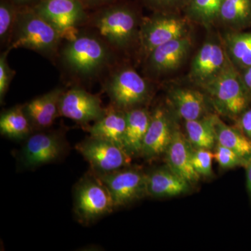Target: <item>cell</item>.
I'll list each match as a JSON object with an SVG mask.
<instances>
[{
	"label": "cell",
	"mask_w": 251,
	"mask_h": 251,
	"mask_svg": "<svg viewBox=\"0 0 251 251\" xmlns=\"http://www.w3.org/2000/svg\"><path fill=\"white\" fill-rule=\"evenodd\" d=\"M95 174H105L129 166L132 157L119 146L100 138L90 136L75 146Z\"/></svg>",
	"instance_id": "cell-10"
},
{
	"label": "cell",
	"mask_w": 251,
	"mask_h": 251,
	"mask_svg": "<svg viewBox=\"0 0 251 251\" xmlns=\"http://www.w3.org/2000/svg\"><path fill=\"white\" fill-rule=\"evenodd\" d=\"M238 128L251 140V107L242 112L237 118Z\"/></svg>",
	"instance_id": "cell-33"
},
{
	"label": "cell",
	"mask_w": 251,
	"mask_h": 251,
	"mask_svg": "<svg viewBox=\"0 0 251 251\" xmlns=\"http://www.w3.org/2000/svg\"><path fill=\"white\" fill-rule=\"evenodd\" d=\"M20 9L11 0L0 2V43L6 49L9 47Z\"/></svg>",
	"instance_id": "cell-28"
},
{
	"label": "cell",
	"mask_w": 251,
	"mask_h": 251,
	"mask_svg": "<svg viewBox=\"0 0 251 251\" xmlns=\"http://www.w3.org/2000/svg\"><path fill=\"white\" fill-rule=\"evenodd\" d=\"M240 75L244 87L251 96V66L242 70Z\"/></svg>",
	"instance_id": "cell-35"
},
{
	"label": "cell",
	"mask_w": 251,
	"mask_h": 251,
	"mask_svg": "<svg viewBox=\"0 0 251 251\" xmlns=\"http://www.w3.org/2000/svg\"><path fill=\"white\" fill-rule=\"evenodd\" d=\"M201 87L216 111L224 116L237 119L250 106L251 96L232 62L217 76Z\"/></svg>",
	"instance_id": "cell-4"
},
{
	"label": "cell",
	"mask_w": 251,
	"mask_h": 251,
	"mask_svg": "<svg viewBox=\"0 0 251 251\" xmlns=\"http://www.w3.org/2000/svg\"><path fill=\"white\" fill-rule=\"evenodd\" d=\"M216 117L208 114L198 120L185 122V135L193 148L212 150L215 148Z\"/></svg>",
	"instance_id": "cell-22"
},
{
	"label": "cell",
	"mask_w": 251,
	"mask_h": 251,
	"mask_svg": "<svg viewBox=\"0 0 251 251\" xmlns=\"http://www.w3.org/2000/svg\"><path fill=\"white\" fill-rule=\"evenodd\" d=\"M147 175L148 194L150 197H175L187 193L191 189V185L186 180L167 166L153 170Z\"/></svg>",
	"instance_id": "cell-19"
},
{
	"label": "cell",
	"mask_w": 251,
	"mask_h": 251,
	"mask_svg": "<svg viewBox=\"0 0 251 251\" xmlns=\"http://www.w3.org/2000/svg\"><path fill=\"white\" fill-rule=\"evenodd\" d=\"M69 148L64 132H36L26 138L18 160L23 168L34 169L62 159Z\"/></svg>",
	"instance_id": "cell-7"
},
{
	"label": "cell",
	"mask_w": 251,
	"mask_h": 251,
	"mask_svg": "<svg viewBox=\"0 0 251 251\" xmlns=\"http://www.w3.org/2000/svg\"><path fill=\"white\" fill-rule=\"evenodd\" d=\"M189 25L187 20L164 13L143 18L140 24V52L147 57L151 51L166 43L188 35Z\"/></svg>",
	"instance_id": "cell-8"
},
{
	"label": "cell",
	"mask_w": 251,
	"mask_h": 251,
	"mask_svg": "<svg viewBox=\"0 0 251 251\" xmlns=\"http://www.w3.org/2000/svg\"><path fill=\"white\" fill-rule=\"evenodd\" d=\"M219 19L234 29L248 27L251 24V0H224Z\"/></svg>",
	"instance_id": "cell-26"
},
{
	"label": "cell",
	"mask_w": 251,
	"mask_h": 251,
	"mask_svg": "<svg viewBox=\"0 0 251 251\" xmlns=\"http://www.w3.org/2000/svg\"><path fill=\"white\" fill-rule=\"evenodd\" d=\"M126 128V111L110 105L105 108L103 116L87 127L86 130L90 133V136L108 140L125 150Z\"/></svg>",
	"instance_id": "cell-20"
},
{
	"label": "cell",
	"mask_w": 251,
	"mask_h": 251,
	"mask_svg": "<svg viewBox=\"0 0 251 251\" xmlns=\"http://www.w3.org/2000/svg\"><path fill=\"white\" fill-rule=\"evenodd\" d=\"M214 159V153L211 150L193 148V168L201 177H210L212 176V165Z\"/></svg>",
	"instance_id": "cell-29"
},
{
	"label": "cell",
	"mask_w": 251,
	"mask_h": 251,
	"mask_svg": "<svg viewBox=\"0 0 251 251\" xmlns=\"http://www.w3.org/2000/svg\"><path fill=\"white\" fill-rule=\"evenodd\" d=\"M126 115V151L131 157L141 156L144 139L151 120V112L145 107H140L127 110Z\"/></svg>",
	"instance_id": "cell-21"
},
{
	"label": "cell",
	"mask_w": 251,
	"mask_h": 251,
	"mask_svg": "<svg viewBox=\"0 0 251 251\" xmlns=\"http://www.w3.org/2000/svg\"><path fill=\"white\" fill-rule=\"evenodd\" d=\"M191 49L189 36L166 43L145 57V69L150 76L157 77L176 70L184 62Z\"/></svg>",
	"instance_id": "cell-14"
},
{
	"label": "cell",
	"mask_w": 251,
	"mask_h": 251,
	"mask_svg": "<svg viewBox=\"0 0 251 251\" xmlns=\"http://www.w3.org/2000/svg\"><path fill=\"white\" fill-rule=\"evenodd\" d=\"M245 167L247 170V187L251 196V157L248 159Z\"/></svg>",
	"instance_id": "cell-37"
},
{
	"label": "cell",
	"mask_w": 251,
	"mask_h": 251,
	"mask_svg": "<svg viewBox=\"0 0 251 251\" xmlns=\"http://www.w3.org/2000/svg\"><path fill=\"white\" fill-rule=\"evenodd\" d=\"M149 7L159 13L167 12L187 3L188 0H143Z\"/></svg>",
	"instance_id": "cell-32"
},
{
	"label": "cell",
	"mask_w": 251,
	"mask_h": 251,
	"mask_svg": "<svg viewBox=\"0 0 251 251\" xmlns=\"http://www.w3.org/2000/svg\"><path fill=\"white\" fill-rule=\"evenodd\" d=\"M33 9L56 28L63 40L85 27L90 15L79 0H42Z\"/></svg>",
	"instance_id": "cell-9"
},
{
	"label": "cell",
	"mask_w": 251,
	"mask_h": 251,
	"mask_svg": "<svg viewBox=\"0 0 251 251\" xmlns=\"http://www.w3.org/2000/svg\"><path fill=\"white\" fill-rule=\"evenodd\" d=\"M142 19L131 6L114 3L89 15L85 27L97 33L117 52H125L139 44Z\"/></svg>",
	"instance_id": "cell-2"
},
{
	"label": "cell",
	"mask_w": 251,
	"mask_h": 251,
	"mask_svg": "<svg viewBox=\"0 0 251 251\" xmlns=\"http://www.w3.org/2000/svg\"><path fill=\"white\" fill-rule=\"evenodd\" d=\"M216 143L232 150L239 156L248 160L251 157V140L238 128L229 126L216 117Z\"/></svg>",
	"instance_id": "cell-24"
},
{
	"label": "cell",
	"mask_w": 251,
	"mask_h": 251,
	"mask_svg": "<svg viewBox=\"0 0 251 251\" xmlns=\"http://www.w3.org/2000/svg\"><path fill=\"white\" fill-rule=\"evenodd\" d=\"M224 46L237 69L242 71L251 66V32L227 33L224 36Z\"/></svg>",
	"instance_id": "cell-25"
},
{
	"label": "cell",
	"mask_w": 251,
	"mask_h": 251,
	"mask_svg": "<svg viewBox=\"0 0 251 251\" xmlns=\"http://www.w3.org/2000/svg\"><path fill=\"white\" fill-rule=\"evenodd\" d=\"M105 112L99 96L80 86H72L65 90L59 104L60 116L70 119L85 128L103 116Z\"/></svg>",
	"instance_id": "cell-12"
},
{
	"label": "cell",
	"mask_w": 251,
	"mask_h": 251,
	"mask_svg": "<svg viewBox=\"0 0 251 251\" xmlns=\"http://www.w3.org/2000/svg\"><path fill=\"white\" fill-rule=\"evenodd\" d=\"M224 0H188L186 12L194 21L209 25L219 19Z\"/></svg>",
	"instance_id": "cell-27"
},
{
	"label": "cell",
	"mask_w": 251,
	"mask_h": 251,
	"mask_svg": "<svg viewBox=\"0 0 251 251\" xmlns=\"http://www.w3.org/2000/svg\"><path fill=\"white\" fill-rule=\"evenodd\" d=\"M11 50L5 49L0 55V102H4L5 97L9 90L11 81L16 75V72L10 67L8 62V54Z\"/></svg>",
	"instance_id": "cell-31"
},
{
	"label": "cell",
	"mask_w": 251,
	"mask_h": 251,
	"mask_svg": "<svg viewBox=\"0 0 251 251\" xmlns=\"http://www.w3.org/2000/svg\"><path fill=\"white\" fill-rule=\"evenodd\" d=\"M193 151L192 145L186 135L176 126L171 143L165 153L167 166L191 186L197 184L201 178L193 168Z\"/></svg>",
	"instance_id": "cell-17"
},
{
	"label": "cell",
	"mask_w": 251,
	"mask_h": 251,
	"mask_svg": "<svg viewBox=\"0 0 251 251\" xmlns=\"http://www.w3.org/2000/svg\"><path fill=\"white\" fill-rule=\"evenodd\" d=\"M56 62L69 82L82 87L108 74L117 65V52L97 33L85 27L74 37L63 40Z\"/></svg>",
	"instance_id": "cell-1"
},
{
	"label": "cell",
	"mask_w": 251,
	"mask_h": 251,
	"mask_svg": "<svg viewBox=\"0 0 251 251\" xmlns=\"http://www.w3.org/2000/svg\"><path fill=\"white\" fill-rule=\"evenodd\" d=\"M74 211L77 221L88 224L115 209L108 188L91 171L74 188Z\"/></svg>",
	"instance_id": "cell-6"
},
{
	"label": "cell",
	"mask_w": 251,
	"mask_h": 251,
	"mask_svg": "<svg viewBox=\"0 0 251 251\" xmlns=\"http://www.w3.org/2000/svg\"><path fill=\"white\" fill-rule=\"evenodd\" d=\"M175 117L171 108L161 105L151 112V120L144 139L141 156L151 160L166 153L177 126Z\"/></svg>",
	"instance_id": "cell-13"
},
{
	"label": "cell",
	"mask_w": 251,
	"mask_h": 251,
	"mask_svg": "<svg viewBox=\"0 0 251 251\" xmlns=\"http://www.w3.org/2000/svg\"><path fill=\"white\" fill-rule=\"evenodd\" d=\"M230 62L226 48L217 41H206L193 59L190 76L202 87L217 76Z\"/></svg>",
	"instance_id": "cell-15"
},
{
	"label": "cell",
	"mask_w": 251,
	"mask_h": 251,
	"mask_svg": "<svg viewBox=\"0 0 251 251\" xmlns=\"http://www.w3.org/2000/svg\"><path fill=\"white\" fill-rule=\"evenodd\" d=\"M86 9H99L103 6L114 4L116 0H79Z\"/></svg>",
	"instance_id": "cell-34"
},
{
	"label": "cell",
	"mask_w": 251,
	"mask_h": 251,
	"mask_svg": "<svg viewBox=\"0 0 251 251\" xmlns=\"http://www.w3.org/2000/svg\"><path fill=\"white\" fill-rule=\"evenodd\" d=\"M34 132V128L25 112L23 104L15 105L1 112L0 116L1 135L11 139L23 140Z\"/></svg>",
	"instance_id": "cell-23"
},
{
	"label": "cell",
	"mask_w": 251,
	"mask_h": 251,
	"mask_svg": "<svg viewBox=\"0 0 251 251\" xmlns=\"http://www.w3.org/2000/svg\"><path fill=\"white\" fill-rule=\"evenodd\" d=\"M65 89L56 87L47 93L23 104L34 131L44 130L51 126L60 116L59 104Z\"/></svg>",
	"instance_id": "cell-18"
},
{
	"label": "cell",
	"mask_w": 251,
	"mask_h": 251,
	"mask_svg": "<svg viewBox=\"0 0 251 251\" xmlns=\"http://www.w3.org/2000/svg\"><path fill=\"white\" fill-rule=\"evenodd\" d=\"M103 87L110 99V105L124 111L144 107L151 97L150 82L133 68L126 66L112 68Z\"/></svg>",
	"instance_id": "cell-5"
},
{
	"label": "cell",
	"mask_w": 251,
	"mask_h": 251,
	"mask_svg": "<svg viewBox=\"0 0 251 251\" xmlns=\"http://www.w3.org/2000/svg\"><path fill=\"white\" fill-rule=\"evenodd\" d=\"M95 175L108 188L115 209L148 196V175L138 168L126 167L112 173Z\"/></svg>",
	"instance_id": "cell-11"
},
{
	"label": "cell",
	"mask_w": 251,
	"mask_h": 251,
	"mask_svg": "<svg viewBox=\"0 0 251 251\" xmlns=\"http://www.w3.org/2000/svg\"><path fill=\"white\" fill-rule=\"evenodd\" d=\"M169 108L184 122L198 120L207 115L208 103L206 94L187 87H175L168 92ZM210 103V102H209Z\"/></svg>",
	"instance_id": "cell-16"
},
{
	"label": "cell",
	"mask_w": 251,
	"mask_h": 251,
	"mask_svg": "<svg viewBox=\"0 0 251 251\" xmlns=\"http://www.w3.org/2000/svg\"><path fill=\"white\" fill-rule=\"evenodd\" d=\"M214 159L223 169H231L236 167L245 166L248 160L239 156L230 149L216 143L214 148Z\"/></svg>",
	"instance_id": "cell-30"
},
{
	"label": "cell",
	"mask_w": 251,
	"mask_h": 251,
	"mask_svg": "<svg viewBox=\"0 0 251 251\" xmlns=\"http://www.w3.org/2000/svg\"><path fill=\"white\" fill-rule=\"evenodd\" d=\"M20 8L33 7L42 0H11Z\"/></svg>",
	"instance_id": "cell-36"
},
{
	"label": "cell",
	"mask_w": 251,
	"mask_h": 251,
	"mask_svg": "<svg viewBox=\"0 0 251 251\" xmlns=\"http://www.w3.org/2000/svg\"><path fill=\"white\" fill-rule=\"evenodd\" d=\"M62 42L60 33L47 20L33 7H25L18 11L8 48L31 50L54 63Z\"/></svg>",
	"instance_id": "cell-3"
}]
</instances>
